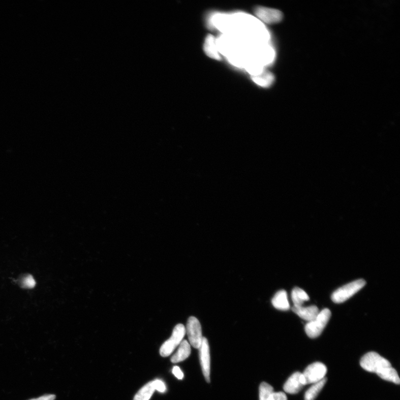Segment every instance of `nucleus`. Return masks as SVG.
<instances>
[{
    "label": "nucleus",
    "mask_w": 400,
    "mask_h": 400,
    "mask_svg": "<svg viewBox=\"0 0 400 400\" xmlns=\"http://www.w3.org/2000/svg\"><path fill=\"white\" fill-rule=\"evenodd\" d=\"M268 400H288L286 394L283 392H274L272 394Z\"/></svg>",
    "instance_id": "4be33fe9"
},
{
    "label": "nucleus",
    "mask_w": 400,
    "mask_h": 400,
    "mask_svg": "<svg viewBox=\"0 0 400 400\" xmlns=\"http://www.w3.org/2000/svg\"><path fill=\"white\" fill-rule=\"evenodd\" d=\"M155 391L152 381L143 386L137 392L134 400H150Z\"/></svg>",
    "instance_id": "f3484780"
},
{
    "label": "nucleus",
    "mask_w": 400,
    "mask_h": 400,
    "mask_svg": "<svg viewBox=\"0 0 400 400\" xmlns=\"http://www.w3.org/2000/svg\"><path fill=\"white\" fill-rule=\"evenodd\" d=\"M20 284L23 288L32 289L35 287L36 282L32 275H26L22 278Z\"/></svg>",
    "instance_id": "aec40b11"
},
{
    "label": "nucleus",
    "mask_w": 400,
    "mask_h": 400,
    "mask_svg": "<svg viewBox=\"0 0 400 400\" xmlns=\"http://www.w3.org/2000/svg\"><path fill=\"white\" fill-rule=\"evenodd\" d=\"M255 14L260 20L267 24H276L283 19V15L280 11L265 7H257Z\"/></svg>",
    "instance_id": "0eeeda50"
},
{
    "label": "nucleus",
    "mask_w": 400,
    "mask_h": 400,
    "mask_svg": "<svg viewBox=\"0 0 400 400\" xmlns=\"http://www.w3.org/2000/svg\"><path fill=\"white\" fill-rule=\"evenodd\" d=\"M152 384L155 390L160 392L163 393L166 390V387L163 381L160 380H155L152 381Z\"/></svg>",
    "instance_id": "412c9836"
},
{
    "label": "nucleus",
    "mask_w": 400,
    "mask_h": 400,
    "mask_svg": "<svg viewBox=\"0 0 400 400\" xmlns=\"http://www.w3.org/2000/svg\"><path fill=\"white\" fill-rule=\"evenodd\" d=\"M56 396L54 394L47 393L38 397H35L27 400H55Z\"/></svg>",
    "instance_id": "5701e85b"
},
{
    "label": "nucleus",
    "mask_w": 400,
    "mask_h": 400,
    "mask_svg": "<svg viewBox=\"0 0 400 400\" xmlns=\"http://www.w3.org/2000/svg\"><path fill=\"white\" fill-rule=\"evenodd\" d=\"M185 334H186V329L184 325L181 324L177 325L173 330L170 338L161 346L160 350L161 356L166 357L171 355L177 346L181 343Z\"/></svg>",
    "instance_id": "20e7f679"
},
{
    "label": "nucleus",
    "mask_w": 400,
    "mask_h": 400,
    "mask_svg": "<svg viewBox=\"0 0 400 400\" xmlns=\"http://www.w3.org/2000/svg\"><path fill=\"white\" fill-rule=\"evenodd\" d=\"M199 350L200 361L203 375L207 383L210 382V354L208 340L203 337Z\"/></svg>",
    "instance_id": "6e6552de"
},
{
    "label": "nucleus",
    "mask_w": 400,
    "mask_h": 400,
    "mask_svg": "<svg viewBox=\"0 0 400 400\" xmlns=\"http://www.w3.org/2000/svg\"><path fill=\"white\" fill-rule=\"evenodd\" d=\"M172 373L178 380H182L183 378V374L180 367L176 366L174 367L172 369Z\"/></svg>",
    "instance_id": "b1692460"
},
{
    "label": "nucleus",
    "mask_w": 400,
    "mask_h": 400,
    "mask_svg": "<svg viewBox=\"0 0 400 400\" xmlns=\"http://www.w3.org/2000/svg\"><path fill=\"white\" fill-rule=\"evenodd\" d=\"M376 374L382 379L399 384L400 380L397 372L392 366L385 368Z\"/></svg>",
    "instance_id": "2eb2a0df"
},
{
    "label": "nucleus",
    "mask_w": 400,
    "mask_h": 400,
    "mask_svg": "<svg viewBox=\"0 0 400 400\" xmlns=\"http://www.w3.org/2000/svg\"><path fill=\"white\" fill-rule=\"evenodd\" d=\"M292 311L299 317L308 322L314 320L319 313V310L317 306H310L308 307H295L292 308Z\"/></svg>",
    "instance_id": "1a4fd4ad"
},
{
    "label": "nucleus",
    "mask_w": 400,
    "mask_h": 400,
    "mask_svg": "<svg viewBox=\"0 0 400 400\" xmlns=\"http://www.w3.org/2000/svg\"><path fill=\"white\" fill-rule=\"evenodd\" d=\"M291 298L295 307L302 306L304 302L310 299L306 292L299 288H295L292 290Z\"/></svg>",
    "instance_id": "4468645a"
},
{
    "label": "nucleus",
    "mask_w": 400,
    "mask_h": 400,
    "mask_svg": "<svg viewBox=\"0 0 400 400\" xmlns=\"http://www.w3.org/2000/svg\"><path fill=\"white\" fill-rule=\"evenodd\" d=\"M272 305L274 308L282 311H287L290 309V303L288 300L287 292L285 290H280L276 292L272 299Z\"/></svg>",
    "instance_id": "f8f14e48"
},
{
    "label": "nucleus",
    "mask_w": 400,
    "mask_h": 400,
    "mask_svg": "<svg viewBox=\"0 0 400 400\" xmlns=\"http://www.w3.org/2000/svg\"><path fill=\"white\" fill-rule=\"evenodd\" d=\"M360 365L366 371L377 374L385 368L391 366V363L375 352H370L361 359Z\"/></svg>",
    "instance_id": "f03ea898"
},
{
    "label": "nucleus",
    "mask_w": 400,
    "mask_h": 400,
    "mask_svg": "<svg viewBox=\"0 0 400 400\" xmlns=\"http://www.w3.org/2000/svg\"><path fill=\"white\" fill-rule=\"evenodd\" d=\"M252 79L256 84L264 87L270 86L274 80L273 75L267 71H263L259 75L252 76Z\"/></svg>",
    "instance_id": "dca6fc26"
},
{
    "label": "nucleus",
    "mask_w": 400,
    "mask_h": 400,
    "mask_svg": "<svg viewBox=\"0 0 400 400\" xmlns=\"http://www.w3.org/2000/svg\"><path fill=\"white\" fill-rule=\"evenodd\" d=\"M273 392V388L272 386L265 382L262 383L259 387L260 400L269 399Z\"/></svg>",
    "instance_id": "6ab92c4d"
},
{
    "label": "nucleus",
    "mask_w": 400,
    "mask_h": 400,
    "mask_svg": "<svg viewBox=\"0 0 400 400\" xmlns=\"http://www.w3.org/2000/svg\"><path fill=\"white\" fill-rule=\"evenodd\" d=\"M301 374L299 372L295 373L286 381L284 386V390L286 392L296 394L301 391L303 387L300 381Z\"/></svg>",
    "instance_id": "9d476101"
},
{
    "label": "nucleus",
    "mask_w": 400,
    "mask_h": 400,
    "mask_svg": "<svg viewBox=\"0 0 400 400\" xmlns=\"http://www.w3.org/2000/svg\"><path fill=\"white\" fill-rule=\"evenodd\" d=\"M191 346L187 340H183L179 345V348L176 354L173 355L171 359L172 363H176L182 362L187 359L191 354Z\"/></svg>",
    "instance_id": "ddd939ff"
},
{
    "label": "nucleus",
    "mask_w": 400,
    "mask_h": 400,
    "mask_svg": "<svg viewBox=\"0 0 400 400\" xmlns=\"http://www.w3.org/2000/svg\"><path fill=\"white\" fill-rule=\"evenodd\" d=\"M185 329L190 345L199 349L204 337L202 336L201 326L198 319L194 316L189 318Z\"/></svg>",
    "instance_id": "423d86ee"
},
{
    "label": "nucleus",
    "mask_w": 400,
    "mask_h": 400,
    "mask_svg": "<svg viewBox=\"0 0 400 400\" xmlns=\"http://www.w3.org/2000/svg\"><path fill=\"white\" fill-rule=\"evenodd\" d=\"M204 51L206 54L211 58L220 60L222 59L217 45V41L213 36L209 35L205 41Z\"/></svg>",
    "instance_id": "9b49d317"
},
{
    "label": "nucleus",
    "mask_w": 400,
    "mask_h": 400,
    "mask_svg": "<svg viewBox=\"0 0 400 400\" xmlns=\"http://www.w3.org/2000/svg\"><path fill=\"white\" fill-rule=\"evenodd\" d=\"M327 370L324 364L319 362L313 363L308 366L302 374L306 385L317 383L325 379Z\"/></svg>",
    "instance_id": "39448f33"
},
{
    "label": "nucleus",
    "mask_w": 400,
    "mask_h": 400,
    "mask_svg": "<svg viewBox=\"0 0 400 400\" xmlns=\"http://www.w3.org/2000/svg\"><path fill=\"white\" fill-rule=\"evenodd\" d=\"M366 285V282L359 279L346 285L333 292L331 296L332 300L337 303H343L349 299Z\"/></svg>",
    "instance_id": "7ed1b4c3"
},
{
    "label": "nucleus",
    "mask_w": 400,
    "mask_h": 400,
    "mask_svg": "<svg viewBox=\"0 0 400 400\" xmlns=\"http://www.w3.org/2000/svg\"><path fill=\"white\" fill-rule=\"evenodd\" d=\"M330 310L328 309L322 310L314 320L308 322L304 330L307 335L312 339L319 337L324 330L331 318Z\"/></svg>",
    "instance_id": "f257e3e1"
},
{
    "label": "nucleus",
    "mask_w": 400,
    "mask_h": 400,
    "mask_svg": "<svg viewBox=\"0 0 400 400\" xmlns=\"http://www.w3.org/2000/svg\"><path fill=\"white\" fill-rule=\"evenodd\" d=\"M326 381L327 379L325 378L310 387L304 394V400H315L325 386Z\"/></svg>",
    "instance_id": "a211bd4d"
}]
</instances>
